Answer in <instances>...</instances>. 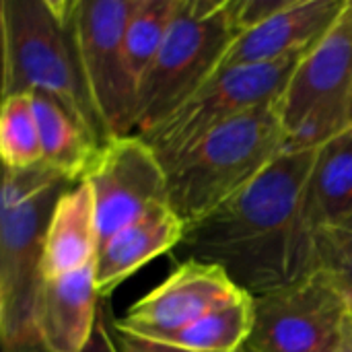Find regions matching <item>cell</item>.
Returning a JSON list of instances; mask_svg holds the SVG:
<instances>
[{"label": "cell", "instance_id": "1", "mask_svg": "<svg viewBox=\"0 0 352 352\" xmlns=\"http://www.w3.org/2000/svg\"><path fill=\"white\" fill-rule=\"evenodd\" d=\"M318 148H287L254 184L186 227L175 262L219 266L252 297L318 270L307 184Z\"/></svg>", "mask_w": 352, "mask_h": 352}, {"label": "cell", "instance_id": "2", "mask_svg": "<svg viewBox=\"0 0 352 352\" xmlns=\"http://www.w3.org/2000/svg\"><path fill=\"white\" fill-rule=\"evenodd\" d=\"M2 97L58 101L103 146L109 136L87 89L66 16V0H2Z\"/></svg>", "mask_w": 352, "mask_h": 352}, {"label": "cell", "instance_id": "3", "mask_svg": "<svg viewBox=\"0 0 352 352\" xmlns=\"http://www.w3.org/2000/svg\"><path fill=\"white\" fill-rule=\"evenodd\" d=\"M285 151L287 134L276 101L243 113L165 169L167 202L188 227L254 184Z\"/></svg>", "mask_w": 352, "mask_h": 352}, {"label": "cell", "instance_id": "4", "mask_svg": "<svg viewBox=\"0 0 352 352\" xmlns=\"http://www.w3.org/2000/svg\"><path fill=\"white\" fill-rule=\"evenodd\" d=\"M239 35L235 0H182L165 43L136 95L134 134L142 136L221 68Z\"/></svg>", "mask_w": 352, "mask_h": 352}, {"label": "cell", "instance_id": "5", "mask_svg": "<svg viewBox=\"0 0 352 352\" xmlns=\"http://www.w3.org/2000/svg\"><path fill=\"white\" fill-rule=\"evenodd\" d=\"M276 109L287 148H320L352 130V0L301 56Z\"/></svg>", "mask_w": 352, "mask_h": 352}, {"label": "cell", "instance_id": "6", "mask_svg": "<svg viewBox=\"0 0 352 352\" xmlns=\"http://www.w3.org/2000/svg\"><path fill=\"white\" fill-rule=\"evenodd\" d=\"M72 186L62 182L29 196L0 192L2 352L41 346L37 338V303L43 287L45 235L60 196Z\"/></svg>", "mask_w": 352, "mask_h": 352}, {"label": "cell", "instance_id": "7", "mask_svg": "<svg viewBox=\"0 0 352 352\" xmlns=\"http://www.w3.org/2000/svg\"><path fill=\"white\" fill-rule=\"evenodd\" d=\"M301 56L219 70L161 124L144 132L142 138L167 169L212 130L274 103L283 95Z\"/></svg>", "mask_w": 352, "mask_h": 352}, {"label": "cell", "instance_id": "8", "mask_svg": "<svg viewBox=\"0 0 352 352\" xmlns=\"http://www.w3.org/2000/svg\"><path fill=\"white\" fill-rule=\"evenodd\" d=\"M136 0H66V16L82 76L111 138L134 134L136 82L128 70L124 35Z\"/></svg>", "mask_w": 352, "mask_h": 352}, {"label": "cell", "instance_id": "9", "mask_svg": "<svg viewBox=\"0 0 352 352\" xmlns=\"http://www.w3.org/2000/svg\"><path fill=\"white\" fill-rule=\"evenodd\" d=\"M352 299L328 272L254 297L250 352H336Z\"/></svg>", "mask_w": 352, "mask_h": 352}, {"label": "cell", "instance_id": "10", "mask_svg": "<svg viewBox=\"0 0 352 352\" xmlns=\"http://www.w3.org/2000/svg\"><path fill=\"white\" fill-rule=\"evenodd\" d=\"M82 182L93 192L99 248L153 206L167 202V171L138 134L107 140Z\"/></svg>", "mask_w": 352, "mask_h": 352}, {"label": "cell", "instance_id": "11", "mask_svg": "<svg viewBox=\"0 0 352 352\" xmlns=\"http://www.w3.org/2000/svg\"><path fill=\"white\" fill-rule=\"evenodd\" d=\"M241 291L223 268L186 260L151 293L138 299L116 328L140 338H163L182 330L212 309L237 299Z\"/></svg>", "mask_w": 352, "mask_h": 352}, {"label": "cell", "instance_id": "12", "mask_svg": "<svg viewBox=\"0 0 352 352\" xmlns=\"http://www.w3.org/2000/svg\"><path fill=\"white\" fill-rule=\"evenodd\" d=\"M346 0H291L262 25L241 31L219 70L278 62L305 54L338 19Z\"/></svg>", "mask_w": 352, "mask_h": 352}, {"label": "cell", "instance_id": "13", "mask_svg": "<svg viewBox=\"0 0 352 352\" xmlns=\"http://www.w3.org/2000/svg\"><path fill=\"white\" fill-rule=\"evenodd\" d=\"M186 233V223L167 202L153 206L138 221L130 223L107 239L95 258V285L101 299H107L142 266L163 254H173Z\"/></svg>", "mask_w": 352, "mask_h": 352}, {"label": "cell", "instance_id": "14", "mask_svg": "<svg viewBox=\"0 0 352 352\" xmlns=\"http://www.w3.org/2000/svg\"><path fill=\"white\" fill-rule=\"evenodd\" d=\"M101 297L95 264L43 278L37 303V338L45 352H80L93 334Z\"/></svg>", "mask_w": 352, "mask_h": 352}, {"label": "cell", "instance_id": "15", "mask_svg": "<svg viewBox=\"0 0 352 352\" xmlns=\"http://www.w3.org/2000/svg\"><path fill=\"white\" fill-rule=\"evenodd\" d=\"M97 248L93 192L87 182H80L68 188L54 208L45 235L43 278L70 274L95 264Z\"/></svg>", "mask_w": 352, "mask_h": 352}, {"label": "cell", "instance_id": "16", "mask_svg": "<svg viewBox=\"0 0 352 352\" xmlns=\"http://www.w3.org/2000/svg\"><path fill=\"white\" fill-rule=\"evenodd\" d=\"M305 206L314 235L352 217V130L318 148Z\"/></svg>", "mask_w": 352, "mask_h": 352}, {"label": "cell", "instance_id": "17", "mask_svg": "<svg viewBox=\"0 0 352 352\" xmlns=\"http://www.w3.org/2000/svg\"><path fill=\"white\" fill-rule=\"evenodd\" d=\"M31 101L39 126L43 163L68 182L80 184L101 146L58 101L43 95H31Z\"/></svg>", "mask_w": 352, "mask_h": 352}, {"label": "cell", "instance_id": "18", "mask_svg": "<svg viewBox=\"0 0 352 352\" xmlns=\"http://www.w3.org/2000/svg\"><path fill=\"white\" fill-rule=\"evenodd\" d=\"M252 328L254 297L250 293H241L237 299L212 309L194 324L157 338V342L196 352H239L245 349Z\"/></svg>", "mask_w": 352, "mask_h": 352}, {"label": "cell", "instance_id": "19", "mask_svg": "<svg viewBox=\"0 0 352 352\" xmlns=\"http://www.w3.org/2000/svg\"><path fill=\"white\" fill-rule=\"evenodd\" d=\"M179 4L182 0H136V8L128 19L124 35L126 62L136 89L159 56L177 16Z\"/></svg>", "mask_w": 352, "mask_h": 352}, {"label": "cell", "instance_id": "20", "mask_svg": "<svg viewBox=\"0 0 352 352\" xmlns=\"http://www.w3.org/2000/svg\"><path fill=\"white\" fill-rule=\"evenodd\" d=\"M0 157L2 169H27L43 163L39 126L31 95L27 93L2 97Z\"/></svg>", "mask_w": 352, "mask_h": 352}, {"label": "cell", "instance_id": "21", "mask_svg": "<svg viewBox=\"0 0 352 352\" xmlns=\"http://www.w3.org/2000/svg\"><path fill=\"white\" fill-rule=\"evenodd\" d=\"M318 270L332 274L352 299V217L316 233Z\"/></svg>", "mask_w": 352, "mask_h": 352}, {"label": "cell", "instance_id": "22", "mask_svg": "<svg viewBox=\"0 0 352 352\" xmlns=\"http://www.w3.org/2000/svg\"><path fill=\"white\" fill-rule=\"evenodd\" d=\"M291 0H235V23L239 33L254 29L278 14Z\"/></svg>", "mask_w": 352, "mask_h": 352}, {"label": "cell", "instance_id": "23", "mask_svg": "<svg viewBox=\"0 0 352 352\" xmlns=\"http://www.w3.org/2000/svg\"><path fill=\"white\" fill-rule=\"evenodd\" d=\"M80 352H122L120 342H118L116 322H109V311L103 303H99V314H97L93 334L89 336L87 344Z\"/></svg>", "mask_w": 352, "mask_h": 352}, {"label": "cell", "instance_id": "24", "mask_svg": "<svg viewBox=\"0 0 352 352\" xmlns=\"http://www.w3.org/2000/svg\"><path fill=\"white\" fill-rule=\"evenodd\" d=\"M118 330V328H116ZM118 342H120V349L122 352H196L188 351V349H179V346H173V344H167V342H157V340H148V338H140V336H134V334H126V332H120L118 330ZM239 352H250L248 349Z\"/></svg>", "mask_w": 352, "mask_h": 352}, {"label": "cell", "instance_id": "25", "mask_svg": "<svg viewBox=\"0 0 352 352\" xmlns=\"http://www.w3.org/2000/svg\"><path fill=\"white\" fill-rule=\"evenodd\" d=\"M336 352H352V309L346 318V324H344V330H342V338H340V344Z\"/></svg>", "mask_w": 352, "mask_h": 352}, {"label": "cell", "instance_id": "26", "mask_svg": "<svg viewBox=\"0 0 352 352\" xmlns=\"http://www.w3.org/2000/svg\"><path fill=\"white\" fill-rule=\"evenodd\" d=\"M12 352H45L41 346H35V349H23V351H12Z\"/></svg>", "mask_w": 352, "mask_h": 352}]
</instances>
